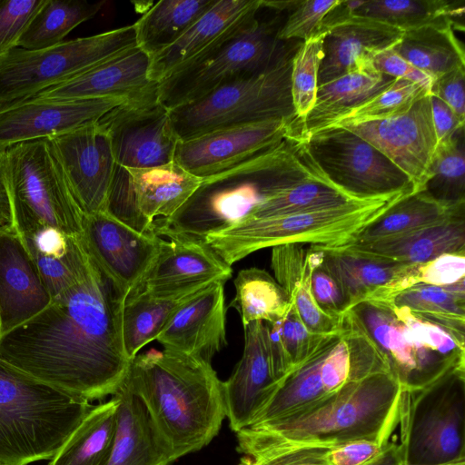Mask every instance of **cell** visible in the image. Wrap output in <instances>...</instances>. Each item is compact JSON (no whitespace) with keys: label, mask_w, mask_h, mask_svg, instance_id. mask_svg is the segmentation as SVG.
I'll return each instance as SVG.
<instances>
[{"label":"cell","mask_w":465,"mask_h":465,"mask_svg":"<svg viewBox=\"0 0 465 465\" xmlns=\"http://www.w3.org/2000/svg\"><path fill=\"white\" fill-rule=\"evenodd\" d=\"M125 299L94 265L88 277L0 337V360L85 401L114 395L132 360L122 334Z\"/></svg>","instance_id":"cell-1"},{"label":"cell","mask_w":465,"mask_h":465,"mask_svg":"<svg viewBox=\"0 0 465 465\" xmlns=\"http://www.w3.org/2000/svg\"><path fill=\"white\" fill-rule=\"evenodd\" d=\"M405 391L392 371L372 373L303 412L241 430L238 451L329 449L361 440L386 444L400 425Z\"/></svg>","instance_id":"cell-2"},{"label":"cell","mask_w":465,"mask_h":465,"mask_svg":"<svg viewBox=\"0 0 465 465\" xmlns=\"http://www.w3.org/2000/svg\"><path fill=\"white\" fill-rule=\"evenodd\" d=\"M126 381L143 399L176 459L208 445L226 417L223 381L212 364L170 349L131 361Z\"/></svg>","instance_id":"cell-3"},{"label":"cell","mask_w":465,"mask_h":465,"mask_svg":"<svg viewBox=\"0 0 465 465\" xmlns=\"http://www.w3.org/2000/svg\"><path fill=\"white\" fill-rule=\"evenodd\" d=\"M291 12L256 0L213 44L157 84L158 101L172 110L292 58L303 41L278 37Z\"/></svg>","instance_id":"cell-4"},{"label":"cell","mask_w":465,"mask_h":465,"mask_svg":"<svg viewBox=\"0 0 465 465\" xmlns=\"http://www.w3.org/2000/svg\"><path fill=\"white\" fill-rule=\"evenodd\" d=\"M296 141L288 139L261 156L202 180L172 216L153 221V233L203 242L208 235L243 222L263 200L294 179L299 163Z\"/></svg>","instance_id":"cell-5"},{"label":"cell","mask_w":465,"mask_h":465,"mask_svg":"<svg viewBox=\"0 0 465 465\" xmlns=\"http://www.w3.org/2000/svg\"><path fill=\"white\" fill-rule=\"evenodd\" d=\"M92 408L0 360V465L50 460Z\"/></svg>","instance_id":"cell-6"},{"label":"cell","mask_w":465,"mask_h":465,"mask_svg":"<svg viewBox=\"0 0 465 465\" xmlns=\"http://www.w3.org/2000/svg\"><path fill=\"white\" fill-rule=\"evenodd\" d=\"M412 193L399 192L328 209L245 220L208 235L203 242L230 266L261 249L287 243L338 248L351 242L393 204Z\"/></svg>","instance_id":"cell-7"},{"label":"cell","mask_w":465,"mask_h":465,"mask_svg":"<svg viewBox=\"0 0 465 465\" xmlns=\"http://www.w3.org/2000/svg\"><path fill=\"white\" fill-rule=\"evenodd\" d=\"M351 311L406 391L418 390L456 368L457 345L441 327L393 302H361Z\"/></svg>","instance_id":"cell-8"},{"label":"cell","mask_w":465,"mask_h":465,"mask_svg":"<svg viewBox=\"0 0 465 465\" xmlns=\"http://www.w3.org/2000/svg\"><path fill=\"white\" fill-rule=\"evenodd\" d=\"M292 58L273 69L217 87L170 111L178 141L218 129L294 117L291 92Z\"/></svg>","instance_id":"cell-9"},{"label":"cell","mask_w":465,"mask_h":465,"mask_svg":"<svg viewBox=\"0 0 465 465\" xmlns=\"http://www.w3.org/2000/svg\"><path fill=\"white\" fill-rule=\"evenodd\" d=\"M14 227L39 223L81 235L84 214L75 202L49 141L23 142L0 152Z\"/></svg>","instance_id":"cell-10"},{"label":"cell","mask_w":465,"mask_h":465,"mask_svg":"<svg viewBox=\"0 0 465 465\" xmlns=\"http://www.w3.org/2000/svg\"><path fill=\"white\" fill-rule=\"evenodd\" d=\"M464 419V368L405 391L399 425L404 461L443 465L465 459Z\"/></svg>","instance_id":"cell-11"},{"label":"cell","mask_w":465,"mask_h":465,"mask_svg":"<svg viewBox=\"0 0 465 465\" xmlns=\"http://www.w3.org/2000/svg\"><path fill=\"white\" fill-rule=\"evenodd\" d=\"M134 47V24L44 49L15 47L0 57V105L32 98Z\"/></svg>","instance_id":"cell-12"},{"label":"cell","mask_w":465,"mask_h":465,"mask_svg":"<svg viewBox=\"0 0 465 465\" xmlns=\"http://www.w3.org/2000/svg\"><path fill=\"white\" fill-rule=\"evenodd\" d=\"M317 167L352 195L370 199L415 193L409 177L370 143L343 127H327L301 137Z\"/></svg>","instance_id":"cell-13"},{"label":"cell","mask_w":465,"mask_h":465,"mask_svg":"<svg viewBox=\"0 0 465 465\" xmlns=\"http://www.w3.org/2000/svg\"><path fill=\"white\" fill-rule=\"evenodd\" d=\"M296 116L218 129L178 141L173 161L203 180L261 156L288 139L301 136Z\"/></svg>","instance_id":"cell-14"},{"label":"cell","mask_w":465,"mask_h":465,"mask_svg":"<svg viewBox=\"0 0 465 465\" xmlns=\"http://www.w3.org/2000/svg\"><path fill=\"white\" fill-rule=\"evenodd\" d=\"M157 84L114 107L97 122L106 132L116 164L149 168L173 161L178 139Z\"/></svg>","instance_id":"cell-15"},{"label":"cell","mask_w":465,"mask_h":465,"mask_svg":"<svg viewBox=\"0 0 465 465\" xmlns=\"http://www.w3.org/2000/svg\"><path fill=\"white\" fill-rule=\"evenodd\" d=\"M81 238L94 264L124 299L139 289L163 242L107 212L84 215Z\"/></svg>","instance_id":"cell-16"},{"label":"cell","mask_w":465,"mask_h":465,"mask_svg":"<svg viewBox=\"0 0 465 465\" xmlns=\"http://www.w3.org/2000/svg\"><path fill=\"white\" fill-rule=\"evenodd\" d=\"M47 140L83 214L105 212L116 162L103 127L94 122Z\"/></svg>","instance_id":"cell-17"},{"label":"cell","mask_w":465,"mask_h":465,"mask_svg":"<svg viewBox=\"0 0 465 465\" xmlns=\"http://www.w3.org/2000/svg\"><path fill=\"white\" fill-rule=\"evenodd\" d=\"M332 127L348 129L370 143L409 177L415 193L424 190L438 145L430 94L395 117Z\"/></svg>","instance_id":"cell-18"},{"label":"cell","mask_w":465,"mask_h":465,"mask_svg":"<svg viewBox=\"0 0 465 465\" xmlns=\"http://www.w3.org/2000/svg\"><path fill=\"white\" fill-rule=\"evenodd\" d=\"M130 98L60 101L32 97L0 105V152L23 142L47 139L97 122Z\"/></svg>","instance_id":"cell-19"},{"label":"cell","mask_w":465,"mask_h":465,"mask_svg":"<svg viewBox=\"0 0 465 465\" xmlns=\"http://www.w3.org/2000/svg\"><path fill=\"white\" fill-rule=\"evenodd\" d=\"M282 380L273 367L264 322L244 327V348L230 378L223 381L226 417L238 432L252 424Z\"/></svg>","instance_id":"cell-20"},{"label":"cell","mask_w":465,"mask_h":465,"mask_svg":"<svg viewBox=\"0 0 465 465\" xmlns=\"http://www.w3.org/2000/svg\"><path fill=\"white\" fill-rule=\"evenodd\" d=\"M224 282H214L183 302L156 340L165 349L212 361L227 345Z\"/></svg>","instance_id":"cell-21"},{"label":"cell","mask_w":465,"mask_h":465,"mask_svg":"<svg viewBox=\"0 0 465 465\" xmlns=\"http://www.w3.org/2000/svg\"><path fill=\"white\" fill-rule=\"evenodd\" d=\"M52 300L18 232L0 230V337L37 315Z\"/></svg>","instance_id":"cell-22"},{"label":"cell","mask_w":465,"mask_h":465,"mask_svg":"<svg viewBox=\"0 0 465 465\" xmlns=\"http://www.w3.org/2000/svg\"><path fill=\"white\" fill-rule=\"evenodd\" d=\"M232 267L204 242L163 240L137 290L156 295L183 294L199 291L214 282H225L232 277Z\"/></svg>","instance_id":"cell-23"},{"label":"cell","mask_w":465,"mask_h":465,"mask_svg":"<svg viewBox=\"0 0 465 465\" xmlns=\"http://www.w3.org/2000/svg\"><path fill=\"white\" fill-rule=\"evenodd\" d=\"M339 281L349 302V311L366 302H393L409 288L412 265L401 264L343 248L313 245Z\"/></svg>","instance_id":"cell-24"},{"label":"cell","mask_w":465,"mask_h":465,"mask_svg":"<svg viewBox=\"0 0 465 465\" xmlns=\"http://www.w3.org/2000/svg\"><path fill=\"white\" fill-rule=\"evenodd\" d=\"M150 64L151 57L137 46L43 90L34 98L65 101L134 97L157 84L149 78Z\"/></svg>","instance_id":"cell-25"},{"label":"cell","mask_w":465,"mask_h":465,"mask_svg":"<svg viewBox=\"0 0 465 465\" xmlns=\"http://www.w3.org/2000/svg\"><path fill=\"white\" fill-rule=\"evenodd\" d=\"M116 425L108 465H171L176 457L143 399L124 380L113 395Z\"/></svg>","instance_id":"cell-26"},{"label":"cell","mask_w":465,"mask_h":465,"mask_svg":"<svg viewBox=\"0 0 465 465\" xmlns=\"http://www.w3.org/2000/svg\"><path fill=\"white\" fill-rule=\"evenodd\" d=\"M32 256L52 299L84 282L94 267L81 235L27 224L15 228Z\"/></svg>","instance_id":"cell-27"},{"label":"cell","mask_w":465,"mask_h":465,"mask_svg":"<svg viewBox=\"0 0 465 465\" xmlns=\"http://www.w3.org/2000/svg\"><path fill=\"white\" fill-rule=\"evenodd\" d=\"M323 33L318 85L354 69L375 51L392 46L403 32L374 19L351 15Z\"/></svg>","instance_id":"cell-28"},{"label":"cell","mask_w":465,"mask_h":465,"mask_svg":"<svg viewBox=\"0 0 465 465\" xmlns=\"http://www.w3.org/2000/svg\"><path fill=\"white\" fill-rule=\"evenodd\" d=\"M338 248L407 265L422 264L444 253L465 251V207L431 225Z\"/></svg>","instance_id":"cell-29"},{"label":"cell","mask_w":465,"mask_h":465,"mask_svg":"<svg viewBox=\"0 0 465 465\" xmlns=\"http://www.w3.org/2000/svg\"><path fill=\"white\" fill-rule=\"evenodd\" d=\"M297 149L302 163V173L263 200L246 220L307 213L368 200L352 195L328 179L312 160L302 139L297 142Z\"/></svg>","instance_id":"cell-30"},{"label":"cell","mask_w":465,"mask_h":465,"mask_svg":"<svg viewBox=\"0 0 465 465\" xmlns=\"http://www.w3.org/2000/svg\"><path fill=\"white\" fill-rule=\"evenodd\" d=\"M126 169L134 206L152 232L153 221L172 216L202 182L174 161L154 167Z\"/></svg>","instance_id":"cell-31"},{"label":"cell","mask_w":465,"mask_h":465,"mask_svg":"<svg viewBox=\"0 0 465 465\" xmlns=\"http://www.w3.org/2000/svg\"><path fill=\"white\" fill-rule=\"evenodd\" d=\"M396 79L379 72L371 59L354 69L318 85L313 108L302 123V135L317 131L388 88Z\"/></svg>","instance_id":"cell-32"},{"label":"cell","mask_w":465,"mask_h":465,"mask_svg":"<svg viewBox=\"0 0 465 465\" xmlns=\"http://www.w3.org/2000/svg\"><path fill=\"white\" fill-rule=\"evenodd\" d=\"M271 267L275 280L287 292L305 327L312 333L326 335L339 330L340 320L324 313L312 292V258L302 243L272 247Z\"/></svg>","instance_id":"cell-33"},{"label":"cell","mask_w":465,"mask_h":465,"mask_svg":"<svg viewBox=\"0 0 465 465\" xmlns=\"http://www.w3.org/2000/svg\"><path fill=\"white\" fill-rule=\"evenodd\" d=\"M256 0H217L173 45L151 58L149 78L160 83L191 60L217 37Z\"/></svg>","instance_id":"cell-34"},{"label":"cell","mask_w":465,"mask_h":465,"mask_svg":"<svg viewBox=\"0 0 465 465\" xmlns=\"http://www.w3.org/2000/svg\"><path fill=\"white\" fill-rule=\"evenodd\" d=\"M455 22L442 19L403 31L392 49L433 80L465 66L462 44L454 32Z\"/></svg>","instance_id":"cell-35"},{"label":"cell","mask_w":465,"mask_h":465,"mask_svg":"<svg viewBox=\"0 0 465 465\" xmlns=\"http://www.w3.org/2000/svg\"><path fill=\"white\" fill-rule=\"evenodd\" d=\"M116 399L93 406L47 465H108L116 425Z\"/></svg>","instance_id":"cell-36"},{"label":"cell","mask_w":465,"mask_h":465,"mask_svg":"<svg viewBox=\"0 0 465 465\" xmlns=\"http://www.w3.org/2000/svg\"><path fill=\"white\" fill-rule=\"evenodd\" d=\"M217 0H161L134 25L137 46L151 58L173 45Z\"/></svg>","instance_id":"cell-37"},{"label":"cell","mask_w":465,"mask_h":465,"mask_svg":"<svg viewBox=\"0 0 465 465\" xmlns=\"http://www.w3.org/2000/svg\"><path fill=\"white\" fill-rule=\"evenodd\" d=\"M393 303L441 327L464 347L465 279L444 286L415 284L399 293Z\"/></svg>","instance_id":"cell-38"},{"label":"cell","mask_w":465,"mask_h":465,"mask_svg":"<svg viewBox=\"0 0 465 465\" xmlns=\"http://www.w3.org/2000/svg\"><path fill=\"white\" fill-rule=\"evenodd\" d=\"M201 290L156 295L140 289L130 294L122 311V334L127 356L133 360L143 347L156 340L173 312Z\"/></svg>","instance_id":"cell-39"},{"label":"cell","mask_w":465,"mask_h":465,"mask_svg":"<svg viewBox=\"0 0 465 465\" xmlns=\"http://www.w3.org/2000/svg\"><path fill=\"white\" fill-rule=\"evenodd\" d=\"M463 207L465 203L452 207L444 205L423 191L412 193L393 204L345 245L367 243L431 225Z\"/></svg>","instance_id":"cell-40"},{"label":"cell","mask_w":465,"mask_h":465,"mask_svg":"<svg viewBox=\"0 0 465 465\" xmlns=\"http://www.w3.org/2000/svg\"><path fill=\"white\" fill-rule=\"evenodd\" d=\"M234 286L235 296L229 306L239 312L243 328L255 321L274 322L285 317L292 306L284 289L262 269L241 270Z\"/></svg>","instance_id":"cell-41"},{"label":"cell","mask_w":465,"mask_h":465,"mask_svg":"<svg viewBox=\"0 0 465 465\" xmlns=\"http://www.w3.org/2000/svg\"><path fill=\"white\" fill-rule=\"evenodd\" d=\"M104 2L45 0L22 35L18 47L38 50L64 42L77 25L94 17Z\"/></svg>","instance_id":"cell-42"},{"label":"cell","mask_w":465,"mask_h":465,"mask_svg":"<svg viewBox=\"0 0 465 465\" xmlns=\"http://www.w3.org/2000/svg\"><path fill=\"white\" fill-rule=\"evenodd\" d=\"M464 5L444 0H364L352 15L406 31L442 19L463 16ZM455 22V21H454Z\"/></svg>","instance_id":"cell-43"},{"label":"cell","mask_w":465,"mask_h":465,"mask_svg":"<svg viewBox=\"0 0 465 465\" xmlns=\"http://www.w3.org/2000/svg\"><path fill=\"white\" fill-rule=\"evenodd\" d=\"M464 127L438 143L423 192L452 207L465 203Z\"/></svg>","instance_id":"cell-44"},{"label":"cell","mask_w":465,"mask_h":465,"mask_svg":"<svg viewBox=\"0 0 465 465\" xmlns=\"http://www.w3.org/2000/svg\"><path fill=\"white\" fill-rule=\"evenodd\" d=\"M429 94L430 92L420 84L396 79L388 88L341 114L322 128L392 118L407 112L417 101Z\"/></svg>","instance_id":"cell-45"},{"label":"cell","mask_w":465,"mask_h":465,"mask_svg":"<svg viewBox=\"0 0 465 465\" xmlns=\"http://www.w3.org/2000/svg\"><path fill=\"white\" fill-rule=\"evenodd\" d=\"M324 33L303 41L292 57L291 92L294 114L302 125L314 106Z\"/></svg>","instance_id":"cell-46"},{"label":"cell","mask_w":465,"mask_h":465,"mask_svg":"<svg viewBox=\"0 0 465 465\" xmlns=\"http://www.w3.org/2000/svg\"><path fill=\"white\" fill-rule=\"evenodd\" d=\"M312 269V292L315 303L327 315L336 320L349 311L348 299L334 274L322 260V252L313 245L309 246Z\"/></svg>","instance_id":"cell-47"},{"label":"cell","mask_w":465,"mask_h":465,"mask_svg":"<svg viewBox=\"0 0 465 465\" xmlns=\"http://www.w3.org/2000/svg\"><path fill=\"white\" fill-rule=\"evenodd\" d=\"M340 0H305L288 14L278 34L283 41H305L321 30L323 19Z\"/></svg>","instance_id":"cell-48"},{"label":"cell","mask_w":465,"mask_h":465,"mask_svg":"<svg viewBox=\"0 0 465 465\" xmlns=\"http://www.w3.org/2000/svg\"><path fill=\"white\" fill-rule=\"evenodd\" d=\"M45 0H0V57L19 40Z\"/></svg>","instance_id":"cell-49"},{"label":"cell","mask_w":465,"mask_h":465,"mask_svg":"<svg viewBox=\"0 0 465 465\" xmlns=\"http://www.w3.org/2000/svg\"><path fill=\"white\" fill-rule=\"evenodd\" d=\"M277 322L282 341L295 367L305 361L329 335L311 332L300 319L293 305L287 315Z\"/></svg>","instance_id":"cell-50"},{"label":"cell","mask_w":465,"mask_h":465,"mask_svg":"<svg viewBox=\"0 0 465 465\" xmlns=\"http://www.w3.org/2000/svg\"><path fill=\"white\" fill-rule=\"evenodd\" d=\"M465 279V251L444 253L422 264L414 265L412 284L450 285Z\"/></svg>","instance_id":"cell-51"},{"label":"cell","mask_w":465,"mask_h":465,"mask_svg":"<svg viewBox=\"0 0 465 465\" xmlns=\"http://www.w3.org/2000/svg\"><path fill=\"white\" fill-rule=\"evenodd\" d=\"M322 448L297 447L243 455L239 465H327Z\"/></svg>","instance_id":"cell-52"},{"label":"cell","mask_w":465,"mask_h":465,"mask_svg":"<svg viewBox=\"0 0 465 465\" xmlns=\"http://www.w3.org/2000/svg\"><path fill=\"white\" fill-rule=\"evenodd\" d=\"M370 58L373 66L379 72L395 79H402L420 84L430 94L433 78L405 60L391 46L375 51Z\"/></svg>","instance_id":"cell-53"},{"label":"cell","mask_w":465,"mask_h":465,"mask_svg":"<svg viewBox=\"0 0 465 465\" xmlns=\"http://www.w3.org/2000/svg\"><path fill=\"white\" fill-rule=\"evenodd\" d=\"M388 443L364 440L350 441L325 449L324 460L327 465H365L379 456Z\"/></svg>","instance_id":"cell-54"},{"label":"cell","mask_w":465,"mask_h":465,"mask_svg":"<svg viewBox=\"0 0 465 465\" xmlns=\"http://www.w3.org/2000/svg\"><path fill=\"white\" fill-rule=\"evenodd\" d=\"M465 66L458 67L433 80L430 94L448 104L465 120Z\"/></svg>","instance_id":"cell-55"},{"label":"cell","mask_w":465,"mask_h":465,"mask_svg":"<svg viewBox=\"0 0 465 465\" xmlns=\"http://www.w3.org/2000/svg\"><path fill=\"white\" fill-rule=\"evenodd\" d=\"M431 115L438 143H443L464 127L460 119L443 101L430 94Z\"/></svg>","instance_id":"cell-56"},{"label":"cell","mask_w":465,"mask_h":465,"mask_svg":"<svg viewBox=\"0 0 465 465\" xmlns=\"http://www.w3.org/2000/svg\"><path fill=\"white\" fill-rule=\"evenodd\" d=\"M12 228H15L12 203L0 162V230Z\"/></svg>","instance_id":"cell-57"},{"label":"cell","mask_w":465,"mask_h":465,"mask_svg":"<svg viewBox=\"0 0 465 465\" xmlns=\"http://www.w3.org/2000/svg\"><path fill=\"white\" fill-rule=\"evenodd\" d=\"M404 462L401 445L390 441L383 451L365 465H402Z\"/></svg>","instance_id":"cell-58"},{"label":"cell","mask_w":465,"mask_h":465,"mask_svg":"<svg viewBox=\"0 0 465 465\" xmlns=\"http://www.w3.org/2000/svg\"><path fill=\"white\" fill-rule=\"evenodd\" d=\"M402 465H409L407 464L405 461L402 463ZM443 465H465V459H460V460H455L453 462H450V463H448V464H443Z\"/></svg>","instance_id":"cell-59"}]
</instances>
